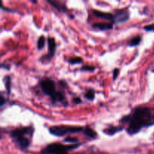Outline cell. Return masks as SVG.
<instances>
[{
	"instance_id": "cell-1",
	"label": "cell",
	"mask_w": 154,
	"mask_h": 154,
	"mask_svg": "<svg viewBox=\"0 0 154 154\" xmlns=\"http://www.w3.org/2000/svg\"><path fill=\"white\" fill-rule=\"evenodd\" d=\"M120 122L128 124L126 132L129 135H135L140 132L142 128L154 125V109L138 107L130 114L123 117Z\"/></svg>"
},
{
	"instance_id": "cell-2",
	"label": "cell",
	"mask_w": 154,
	"mask_h": 154,
	"mask_svg": "<svg viewBox=\"0 0 154 154\" xmlns=\"http://www.w3.org/2000/svg\"><path fill=\"white\" fill-rule=\"evenodd\" d=\"M39 86H40L42 93L50 96L54 103L60 102L64 105H68L65 93L63 92L56 90L55 83L53 80L49 79V78L42 80L39 83Z\"/></svg>"
},
{
	"instance_id": "cell-3",
	"label": "cell",
	"mask_w": 154,
	"mask_h": 154,
	"mask_svg": "<svg viewBox=\"0 0 154 154\" xmlns=\"http://www.w3.org/2000/svg\"><path fill=\"white\" fill-rule=\"evenodd\" d=\"M34 132L32 126L17 128L11 132L10 135L15 144L21 150H26L30 146V139Z\"/></svg>"
},
{
	"instance_id": "cell-4",
	"label": "cell",
	"mask_w": 154,
	"mask_h": 154,
	"mask_svg": "<svg viewBox=\"0 0 154 154\" xmlns=\"http://www.w3.org/2000/svg\"><path fill=\"white\" fill-rule=\"evenodd\" d=\"M81 145V144L63 145L60 143H52L42 149L41 154H69V151L75 150Z\"/></svg>"
},
{
	"instance_id": "cell-5",
	"label": "cell",
	"mask_w": 154,
	"mask_h": 154,
	"mask_svg": "<svg viewBox=\"0 0 154 154\" xmlns=\"http://www.w3.org/2000/svg\"><path fill=\"white\" fill-rule=\"evenodd\" d=\"M84 131V128L81 126H54L49 128V132L51 135L55 136L62 137L67 134L78 133Z\"/></svg>"
},
{
	"instance_id": "cell-6",
	"label": "cell",
	"mask_w": 154,
	"mask_h": 154,
	"mask_svg": "<svg viewBox=\"0 0 154 154\" xmlns=\"http://www.w3.org/2000/svg\"><path fill=\"white\" fill-rule=\"evenodd\" d=\"M129 12L126 9H119L116 10L114 14V21L113 23L117 24L120 23L126 22L129 18Z\"/></svg>"
},
{
	"instance_id": "cell-7",
	"label": "cell",
	"mask_w": 154,
	"mask_h": 154,
	"mask_svg": "<svg viewBox=\"0 0 154 154\" xmlns=\"http://www.w3.org/2000/svg\"><path fill=\"white\" fill-rule=\"evenodd\" d=\"M48 52L45 57H42V60H50L54 57L55 55L56 50H57V43L55 42V39L54 38H48Z\"/></svg>"
},
{
	"instance_id": "cell-8",
	"label": "cell",
	"mask_w": 154,
	"mask_h": 154,
	"mask_svg": "<svg viewBox=\"0 0 154 154\" xmlns=\"http://www.w3.org/2000/svg\"><path fill=\"white\" fill-rule=\"evenodd\" d=\"M93 13L97 17L108 20H111L112 23L114 21V14L111 13H107V12L101 11L98 10H93Z\"/></svg>"
},
{
	"instance_id": "cell-9",
	"label": "cell",
	"mask_w": 154,
	"mask_h": 154,
	"mask_svg": "<svg viewBox=\"0 0 154 154\" xmlns=\"http://www.w3.org/2000/svg\"><path fill=\"white\" fill-rule=\"evenodd\" d=\"M114 24L112 22L110 23H97L93 25V28L99 29L100 30H110L112 29Z\"/></svg>"
},
{
	"instance_id": "cell-10",
	"label": "cell",
	"mask_w": 154,
	"mask_h": 154,
	"mask_svg": "<svg viewBox=\"0 0 154 154\" xmlns=\"http://www.w3.org/2000/svg\"><path fill=\"white\" fill-rule=\"evenodd\" d=\"M124 127L123 126H110V127L106 128L103 130L104 133L108 135H114V134L123 130Z\"/></svg>"
},
{
	"instance_id": "cell-11",
	"label": "cell",
	"mask_w": 154,
	"mask_h": 154,
	"mask_svg": "<svg viewBox=\"0 0 154 154\" xmlns=\"http://www.w3.org/2000/svg\"><path fill=\"white\" fill-rule=\"evenodd\" d=\"M48 2L50 5L53 6L54 8H55L57 10L60 11H66L67 8H66V6L63 3L60 2H57V1H48Z\"/></svg>"
},
{
	"instance_id": "cell-12",
	"label": "cell",
	"mask_w": 154,
	"mask_h": 154,
	"mask_svg": "<svg viewBox=\"0 0 154 154\" xmlns=\"http://www.w3.org/2000/svg\"><path fill=\"white\" fill-rule=\"evenodd\" d=\"M83 132H84V133L87 136H88L89 138H92V139H96V137H97V134H96V132H95L93 129H91L90 127H88V126L84 128Z\"/></svg>"
},
{
	"instance_id": "cell-13",
	"label": "cell",
	"mask_w": 154,
	"mask_h": 154,
	"mask_svg": "<svg viewBox=\"0 0 154 154\" xmlns=\"http://www.w3.org/2000/svg\"><path fill=\"white\" fill-rule=\"evenodd\" d=\"M141 37L140 35H137L135 37L132 38L130 41H129V45L130 47H136L141 43Z\"/></svg>"
},
{
	"instance_id": "cell-14",
	"label": "cell",
	"mask_w": 154,
	"mask_h": 154,
	"mask_svg": "<svg viewBox=\"0 0 154 154\" xmlns=\"http://www.w3.org/2000/svg\"><path fill=\"white\" fill-rule=\"evenodd\" d=\"M45 41H46V39H45V36L44 35H41L40 37H39V38L38 39V42H37L38 49V50L43 49L44 47H45Z\"/></svg>"
},
{
	"instance_id": "cell-15",
	"label": "cell",
	"mask_w": 154,
	"mask_h": 154,
	"mask_svg": "<svg viewBox=\"0 0 154 154\" xmlns=\"http://www.w3.org/2000/svg\"><path fill=\"white\" fill-rule=\"evenodd\" d=\"M84 97L87 100L93 101L95 99V91L93 90H88L87 91H86L85 94H84Z\"/></svg>"
},
{
	"instance_id": "cell-16",
	"label": "cell",
	"mask_w": 154,
	"mask_h": 154,
	"mask_svg": "<svg viewBox=\"0 0 154 154\" xmlns=\"http://www.w3.org/2000/svg\"><path fill=\"white\" fill-rule=\"evenodd\" d=\"M69 63L72 65H75V64H81L83 63V59L81 57H75L70 58L69 60Z\"/></svg>"
},
{
	"instance_id": "cell-17",
	"label": "cell",
	"mask_w": 154,
	"mask_h": 154,
	"mask_svg": "<svg viewBox=\"0 0 154 154\" xmlns=\"http://www.w3.org/2000/svg\"><path fill=\"white\" fill-rule=\"evenodd\" d=\"M64 142H67V143H70L72 144H78L79 141L77 138H72V137H67L66 138L64 139Z\"/></svg>"
},
{
	"instance_id": "cell-18",
	"label": "cell",
	"mask_w": 154,
	"mask_h": 154,
	"mask_svg": "<svg viewBox=\"0 0 154 154\" xmlns=\"http://www.w3.org/2000/svg\"><path fill=\"white\" fill-rule=\"evenodd\" d=\"M5 78H6L5 88H6V90H7L8 95H9L11 93V78L9 76H7Z\"/></svg>"
},
{
	"instance_id": "cell-19",
	"label": "cell",
	"mask_w": 154,
	"mask_h": 154,
	"mask_svg": "<svg viewBox=\"0 0 154 154\" xmlns=\"http://www.w3.org/2000/svg\"><path fill=\"white\" fill-rule=\"evenodd\" d=\"M96 69V68L93 66H84L81 69V71L84 72H93Z\"/></svg>"
},
{
	"instance_id": "cell-20",
	"label": "cell",
	"mask_w": 154,
	"mask_h": 154,
	"mask_svg": "<svg viewBox=\"0 0 154 154\" xmlns=\"http://www.w3.org/2000/svg\"><path fill=\"white\" fill-rule=\"evenodd\" d=\"M144 29L147 32H154V23L145 26L144 27Z\"/></svg>"
},
{
	"instance_id": "cell-21",
	"label": "cell",
	"mask_w": 154,
	"mask_h": 154,
	"mask_svg": "<svg viewBox=\"0 0 154 154\" xmlns=\"http://www.w3.org/2000/svg\"><path fill=\"white\" fill-rule=\"evenodd\" d=\"M119 74H120V70H119V69H114V71H113V79L115 81L116 79H117V78L118 77Z\"/></svg>"
},
{
	"instance_id": "cell-22",
	"label": "cell",
	"mask_w": 154,
	"mask_h": 154,
	"mask_svg": "<svg viewBox=\"0 0 154 154\" xmlns=\"http://www.w3.org/2000/svg\"><path fill=\"white\" fill-rule=\"evenodd\" d=\"M6 104V99H5L4 96H0V107H3Z\"/></svg>"
},
{
	"instance_id": "cell-23",
	"label": "cell",
	"mask_w": 154,
	"mask_h": 154,
	"mask_svg": "<svg viewBox=\"0 0 154 154\" xmlns=\"http://www.w3.org/2000/svg\"><path fill=\"white\" fill-rule=\"evenodd\" d=\"M73 102L75 104H81L82 101H81V99L79 97H75L73 99Z\"/></svg>"
},
{
	"instance_id": "cell-24",
	"label": "cell",
	"mask_w": 154,
	"mask_h": 154,
	"mask_svg": "<svg viewBox=\"0 0 154 154\" xmlns=\"http://www.w3.org/2000/svg\"><path fill=\"white\" fill-rule=\"evenodd\" d=\"M1 67L2 68H5V69H10V67H9V66H8V65L2 64L1 65Z\"/></svg>"
}]
</instances>
